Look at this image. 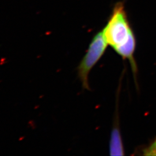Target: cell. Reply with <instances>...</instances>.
<instances>
[{
    "mask_svg": "<svg viewBox=\"0 0 156 156\" xmlns=\"http://www.w3.org/2000/svg\"><path fill=\"white\" fill-rule=\"evenodd\" d=\"M102 31L108 45L123 59L128 60L134 75H136L137 66L134 58L136 38L122 3L116 4Z\"/></svg>",
    "mask_w": 156,
    "mask_h": 156,
    "instance_id": "1",
    "label": "cell"
},
{
    "mask_svg": "<svg viewBox=\"0 0 156 156\" xmlns=\"http://www.w3.org/2000/svg\"><path fill=\"white\" fill-rule=\"evenodd\" d=\"M108 46L102 31L96 34L91 40L88 49L77 67L78 78L84 89L90 90V73L104 55Z\"/></svg>",
    "mask_w": 156,
    "mask_h": 156,
    "instance_id": "2",
    "label": "cell"
},
{
    "mask_svg": "<svg viewBox=\"0 0 156 156\" xmlns=\"http://www.w3.org/2000/svg\"><path fill=\"white\" fill-rule=\"evenodd\" d=\"M109 152L111 156H123L124 149L122 135L117 126L114 127L112 131L109 143Z\"/></svg>",
    "mask_w": 156,
    "mask_h": 156,
    "instance_id": "3",
    "label": "cell"
},
{
    "mask_svg": "<svg viewBox=\"0 0 156 156\" xmlns=\"http://www.w3.org/2000/svg\"><path fill=\"white\" fill-rule=\"evenodd\" d=\"M142 153L145 156H156V137L142 150Z\"/></svg>",
    "mask_w": 156,
    "mask_h": 156,
    "instance_id": "4",
    "label": "cell"
}]
</instances>
